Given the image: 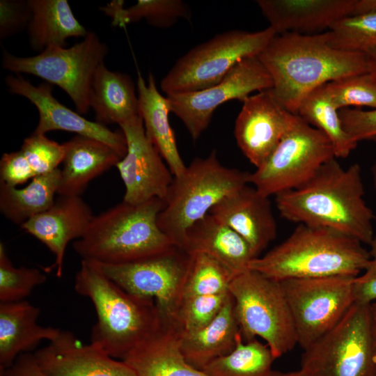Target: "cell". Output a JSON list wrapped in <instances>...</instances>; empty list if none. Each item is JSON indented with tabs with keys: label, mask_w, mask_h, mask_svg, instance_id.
<instances>
[{
	"label": "cell",
	"mask_w": 376,
	"mask_h": 376,
	"mask_svg": "<svg viewBox=\"0 0 376 376\" xmlns=\"http://www.w3.org/2000/svg\"><path fill=\"white\" fill-rule=\"evenodd\" d=\"M364 195L360 166L344 169L334 157L302 186L274 196L281 217L288 221L329 229L369 246L375 215Z\"/></svg>",
	"instance_id": "obj_1"
},
{
	"label": "cell",
	"mask_w": 376,
	"mask_h": 376,
	"mask_svg": "<svg viewBox=\"0 0 376 376\" xmlns=\"http://www.w3.org/2000/svg\"><path fill=\"white\" fill-rule=\"evenodd\" d=\"M258 58L273 81L268 91L286 110L295 115L303 99L318 87L370 71L366 54L331 47L327 31L276 34Z\"/></svg>",
	"instance_id": "obj_2"
},
{
	"label": "cell",
	"mask_w": 376,
	"mask_h": 376,
	"mask_svg": "<svg viewBox=\"0 0 376 376\" xmlns=\"http://www.w3.org/2000/svg\"><path fill=\"white\" fill-rule=\"evenodd\" d=\"M74 289L89 299L95 311L91 343L116 359L123 360L164 322L152 299L125 291L97 263L81 260Z\"/></svg>",
	"instance_id": "obj_3"
},
{
	"label": "cell",
	"mask_w": 376,
	"mask_h": 376,
	"mask_svg": "<svg viewBox=\"0 0 376 376\" xmlns=\"http://www.w3.org/2000/svg\"><path fill=\"white\" fill-rule=\"evenodd\" d=\"M370 260L359 240L323 228L299 224L281 243L253 258L249 269L281 281L330 276H359Z\"/></svg>",
	"instance_id": "obj_4"
},
{
	"label": "cell",
	"mask_w": 376,
	"mask_h": 376,
	"mask_svg": "<svg viewBox=\"0 0 376 376\" xmlns=\"http://www.w3.org/2000/svg\"><path fill=\"white\" fill-rule=\"evenodd\" d=\"M164 201L133 205L125 201L95 215L85 234L73 243L81 260L120 265L143 260L175 245L159 228Z\"/></svg>",
	"instance_id": "obj_5"
},
{
	"label": "cell",
	"mask_w": 376,
	"mask_h": 376,
	"mask_svg": "<svg viewBox=\"0 0 376 376\" xmlns=\"http://www.w3.org/2000/svg\"><path fill=\"white\" fill-rule=\"evenodd\" d=\"M250 173L223 165L213 150L174 177L157 219L161 230L182 248L188 229L228 195L249 183Z\"/></svg>",
	"instance_id": "obj_6"
},
{
	"label": "cell",
	"mask_w": 376,
	"mask_h": 376,
	"mask_svg": "<svg viewBox=\"0 0 376 376\" xmlns=\"http://www.w3.org/2000/svg\"><path fill=\"white\" fill-rule=\"evenodd\" d=\"M229 291L244 341L262 338L275 359L295 347V327L280 281L249 269L231 281Z\"/></svg>",
	"instance_id": "obj_7"
},
{
	"label": "cell",
	"mask_w": 376,
	"mask_h": 376,
	"mask_svg": "<svg viewBox=\"0 0 376 376\" xmlns=\"http://www.w3.org/2000/svg\"><path fill=\"white\" fill-rule=\"evenodd\" d=\"M276 35L270 26L258 31L230 30L193 47L162 79L166 95L194 92L220 82L244 58L257 56Z\"/></svg>",
	"instance_id": "obj_8"
},
{
	"label": "cell",
	"mask_w": 376,
	"mask_h": 376,
	"mask_svg": "<svg viewBox=\"0 0 376 376\" xmlns=\"http://www.w3.org/2000/svg\"><path fill=\"white\" fill-rule=\"evenodd\" d=\"M108 47L98 36L88 31L83 40L66 48L50 47L38 54L20 57L3 50L2 67L15 73L38 77L62 88L71 98L77 112L86 113L94 75L104 63Z\"/></svg>",
	"instance_id": "obj_9"
},
{
	"label": "cell",
	"mask_w": 376,
	"mask_h": 376,
	"mask_svg": "<svg viewBox=\"0 0 376 376\" xmlns=\"http://www.w3.org/2000/svg\"><path fill=\"white\" fill-rule=\"evenodd\" d=\"M368 304L354 303L340 322L304 350V376H375Z\"/></svg>",
	"instance_id": "obj_10"
},
{
	"label": "cell",
	"mask_w": 376,
	"mask_h": 376,
	"mask_svg": "<svg viewBox=\"0 0 376 376\" xmlns=\"http://www.w3.org/2000/svg\"><path fill=\"white\" fill-rule=\"evenodd\" d=\"M335 157L331 141L299 116L268 157L249 174V183L266 196L297 189Z\"/></svg>",
	"instance_id": "obj_11"
},
{
	"label": "cell",
	"mask_w": 376,
	"mask_h": 376,
	"mask_svg": "<svg viewBox=\"0 0 376 376\" xmlns=\"http://www.w3.org/2000/svg\"><path fill=\"white\" fill-rule=\"evenodd\" d=\"M354 276H330L280 281L305 350L335 327L355 303Z\"/></svg>",
	"instance_id": "obj_12"
},
{
	"label": "cell",
	"mask_w": 376,
	"mask_h": 376,
	"mask_svg": "<svg viewBox=\"0 0 376 376\" xmlns=\"http://www.w3.org/2000/svg\"><path fill=\"white\" fill-rule=\"evenodd\" d=\"M191 256L175 246L158 255L120 265L99 264L103 272L125 291L152 299L163 318L173 324L182 299Z\"/></svg>",
	"instance_id": "obj_13"
},
{
	"label": "cell",
	"mask_w": 376,
	"mask_h": 376,
	"mask_svg": "<svg viewBox=\"0 0 376 376\" xmlns=\"http://www.w3.org/2000/svg\"><path fill=\"white\" fill-rule=\"evenodd\" d=\"M272 86L270 75L257 56L240 61L212 86L166 97L171 111L180 119L195 141L207 129L219 105L231 100L242 101L252 92L269 90Z\"/></svg>",
	"instance_id": "obj_14"
},
{
	"label": "cell",
	"mask_w": 376,
	"mask_h": 376,
	"mask_svg": "<svg viewBox=\"0 0 376 376\" xmlns=\"http://www.w3.org/2000/svg\"><path fill=\"white\" fill-rule=\"evenodd\" d=\"M119 127L127 145L125 156L116 165L125 186L123 201L133 205L153 198L164 201L174 176L146 136L141 117Z\"/></svg>",
	"instance_id": "obj_15"
},
{
	"label": "cell",
	"mask_w": 376,
	"mask_h": 376,
	"mask_svg": "<svg viewBox=\"0 0 376 376\" xmlns=\"http://www.w3.org/2000/svg\"><path fill=\"white\" fill-rule=\"evenodd\" d=\"M242 102L234 135L243 155L258 168L275 150L297 115L286 110L268 90Z\"/></svg>",
	"instance_id": "obj_16"
},
{
	"label": "cell",
	"mask_w": 376,
	"mask_h": 376,
	"mask_svg": "<svg viewBox=\"0 0 376 376\" xmlns=\"http://www.w3.org/2000/svg\"><path fill=\"white\" fill-rule=\"evenodd\" d=\"M5 81L9 92L26 98L37 108L39 120L34 133L45 134L54 130L74 132L107 144L121 159L125 156L127 145L121 130L112 131L66 107L54 97L50 84L35 86L19 75H8Z\"/></svg>",
	"instance_id": "obj_17"
},
{
	"label": "cell",
	"mask_w": 376,
	"mask_h": 376,
	"mask_svg": "<svg viewBox=\"0 0 376 376\" xmlns=\"http://www.w3.org/2000/svg\"><path fill=\"white\" fill-rule=\"evenodd\" d=\"M33 356L45 376H136L123 360L111 357L91 343L84 344L66 330H61Z\"/></svg>",
	"instance_id": "obj_18"
},
{
	"label": "cell",
	"mask_w": 376,
	"mask_h": 376,
	"mask_svg": "<svg viewBox=\"0 0 376 376\" xmlns=\"http://www.w3.org/2000/svg\"><path fill=\"white\" fill-rule=\"evenodd\" d=\"M94 216L81 196H59L49 209L31 218L21 228L54 255L55 261L49 269H56L59 278L68 243L85 234Z\"/></svg>",
	"instance_id": "obj_19"
},
{
	"label": "cell",
	"mask_w": 376,
	"mask_h": 376,
	"mask_svg": "<svg viewBox=\"0 0 376 376\" xmlns=\"http://www.w3.org/2000/svg\"><path fill=\"white\" fill-rule=\"evenodd\" d=\"M210 214L238 233L257 258L276 235L269 197L248 185L223 198Z\"/></svg>",
	"instance_id": "obj_20"
},
{
	"label": "cell",
	"mask_w": 376,
	"mask_h": 376,
	"mask_svg": "<svg viewBox=\"0 0 376 376\" xmlns=\"http://www.w3.org/2000/svg\"><path fill=\"white\" fill-rule=\"evenodd\" d=\"M357 0H258L263 15L276 34H308L329 29L354 13Z\"/></svg>",
	"instance_id": "obj_21"
},
{
	"label": "cell",
	"mask_w": 376,
	"mask_h": 376,
	"mask_svg": "<svg viewBox=\"0 0 376 376\" xmlns=\"http://www.w3.org/2000/svg\"><path fill=\"white\" fill-rule=\"evenodd\" d=\"M40 308L22 300L0 302V376L17 357L34 350L44 340H54L61 329L38 323Z\"/></svg>",
	"instance_id": "obj_22"
},
{
	"label": "cell",
	"mask_w": 376,
	"mask_h": 376,
	"mask_svg": "<svg viewBox=\"0 0 376 376\" xmlns=\"http://www.w3.org/2000/svg\"><path fill=\"white\" fill-rule=\"evenodd\" d=\"M182 249L190 253L210 256L233 279L249 269L250 262L255 258L248 243L210 213L188 229Z\"/></svg>",
	"instance_id": "obj_23"
},
{
	"label": "cell",
	"mask_w": 376,
	"mask_h": 376,
	"mask_svg": "<svg viewBox=\"0 0 376 376\" xmlns=\"http://www.w3.org/2000/svg\"><path fill=\"white\" fill-rule=\"evenodd\" d=\"M180 336L178 327L164 320L156 332L129 352L123 361L136 376H209L186 361L180 350Z\"/></svg>",
	"instance_id": "obj_24"
},
{
	"label": "cell",
	"mask_w": 376,
	"mask_h": 376,
	"mask_svg": "<svg viewBox=\"0 0 376 376\" xmlns=\"http://www.w3.org/2000/svg\"><path fill=\"white\" fill-rule=\"evenodd\" d=\"M63 145L58 196H81L91 181L121 159L109 146L89 137L76 135Z\"/></svg>",
	"instance_id": "obj_25"
},
{
	"label": "cell",
	"mask_w": 376,
	"mask_h": 376,
	"mask_svg": "<svg viewBox=\"0 0 376 376\" xmlns=\"http://www.w3.org/2000/svg\"><path fill=\"white\" fill-rule=\"evenodd\" d=\"M139 110L146 136L168 165L174 177L186 169L178 148L174 132L169 120V101L158 91L154 75L150 73L146 83L139 72L136 81Z\"/></svg>",
	"instance_id": "obj_26"
},
{
	"label": "cell",
	"mask_w": 376,
	"mask_h": 376,
	"mask_svg": "<svg viewBox=\"0 0 376 376\" xmlns=\"http://www.w3.org/2000/svg\"><path fill=\"white\" fill-rule=\"evenodd\" d=\"M240 334L235 301L230 294L219 313L208 325L194 332H180V350L191 366L202 370L214 359L232 352Z\"/></svg>",
	"instance_id": "obj_27"
},
{
	"label": "cell",
	"mask_w": 376,
	"mask_h": 376,
	"mask_svg": "<svg viewBox=\"0 0 376 376\" xmlns=\"http://www.w3.org/2000/svg\"><path fill=\"white\" fill-rule=\"evenodd\" d=\"M136 91L128 75L111 71L102 63L94 75L90 93L95 121L119 125L139 116Z\"/></svg>",
	"instance_id": "obj_28"
},
{
	"label": "cell",
	"mask_w": 376,
	"mask_h": 376,
	"mask_svg": "<svg viewBox=\"0 0 376 376\" xmlns=\"http://www.w3.org/2000/svg\"><path fill=\"white\" fill-rule=\"evenodd\" d=\"M32 17L28 26L31 48L39 53L50 47H65L72 37L88 32L75 17L66 0H29Z\"/></svg>",
	"instance_id": "obj_29"
},
{
	"label": "cell",
	"mask_w": 376,
	"mask_h": 376,
	"mask_svg": "<svg viewBox=\"0 0 376 376\" xmlns=\"http://www.w3.org/2000/svg\"><path fill=\"white\" fill-rule=\"evenodd\" d=\"M61 182V169L33 178L24 188L0 182V212L20 226L34 216L49 209Z\"/></svg>",
	"instance_id": "obj_30"
},
{
	"label": "cell",
	"mask_w": 376,
	"mask_h": 376,
	"mask_svg": "<svg viewBox=\"0 0 376 376\" xmlns=\"http://www.w3.org/2000/svg\"><path fill=\"white\" fill-rule=\"evenodd\" d=\"M297 115L327 136L336 158H345L357 148L358 143L343 129L338 110L331 99L326 84L303 99Z\"/></svg>",
	"instance_id": "obj_31"
},
{
	"label": "cell",
	"mask_w": 376,
	"mask_h": 376,
	"mask_svg": "<svg viewBox=\"0 0 376 376\" xmlns=\"http://www.w3.org/2000/svg\"><path fill=\"white\" fill-rule=\"evenodd\" d=\"M100 10L111 18L113 26L119 27L145 19L152 26L167 28L180 19L190 21L191 17L189 7L182 0H139L127 8L123 1L114 0Z\"/></svg>",
	"instance_id": "obj_32"
},
{
	"label": "cell",
	"mask_w": 376,
	"mask_h": 376,
	"mask_svg": "<svg viewBox=\"0 0 376 376\" xmlns=\"http://www.w3.org/2000/svg\"><path fill=\"white\" fill-rule=\"evenodd\" d=\"M274 360L267 345L257 338L244 341L240 333L232 352L214 359L202 370L209 376H269Z\"/></svg>",
	"instance_id": "obj_33"
},
{
	"label": "cell",
	"mask_w": 376,
	"mask_h": 376,
	"mask_svg": "<svg viewBox=\"0 0 376 376\" xmlns=\"http://www.w3.org/2000/svg\"><path fill=\"white\" fill-rule=\"evenodd\" d=\"M327 33L331 47L366 54L376 47V12L342 17L334 22Z\"/></svg>",
	"instance_id": "obj_34"
},
{
	"label": "cell",
	"mask_w": 376,
	"mask_h": 376,
	"mask_svg": "<svg viewBox=\"0 0 376 376\" xmlns=\"http://www.w3.org/2000/svg\"><path fill=\"white\" fill-rule=\"evenodd\" d=\"M190 254L191 263L184 285L182 298L229 292V285L233 278L223 265L205 253Z\"/></svg>",
	"instance_id": "obj_35"
},
{
	"label": "cell",
	"mask_w": 376,
	"mask_h": 376,
	"mask_svg": "<svg viewBox=\"0 0 376 376\" xmlns=\"http://www.w3.org/2000/svg\"><path fill=\"white\" fill-rule=\"evenodd\" d=\"M47 276L35 267H15L5 245L0 243V302H16L29 297L33 290L43 284Z\"/></svg>",
	"instance_id": "obj_36"
},
{
	"label": "cell",
	"mask_w": 376,
	"mask_h": 376,
	"mask_svg": "<svg viewBox=\"0 0 376 376\" xmlns=\"http://www.w3.org/2000/svg\"><path fill=\"white\" fill-rule=\"evenodd\" d=\"M326 86L338 110L351 106L376 109V77L371 72L336 79Z\"/></svg>",
	"instance_id": "obj_37"
},
{
	"label": "cell",
	"mask_w": 376,
	"mask_h": 376,
	"mask_svg": "<svg viewBox=\"0 0 376 376\" xmlns=\"http://www.w3.org/2000/svg\"><path fill=\"white\" fill-rule=\"evenodd\" d=\"M230 294L227 292L182 298L173 324L181 333L194 332L206 327L219 313Z\"/></svg>",
	"instance_id": "obj_38"
},
{
	"label": "cell",
	"mask_w": 376,
	"mask_h": 376,
	"mask_svg": "<svg viewBox=\"0 0 376 376\" xmlns=\"http://www.w3.org/2000/svg\"><path fill=\"white\" fill-rule=\"evenodd\" d=\"M20 151L36 176L47 174L58 169L65 156L63 143L48 139L45 134H33L25 138Z\"/></svg>",
	"instance_id": "obj_39"
},
{
	"label": "cell",
	"mask_w": 376,
	"mask_h": 376,
	"mask_svg": "<svg viewBox=\"0 0 376 376\" xmlns=\"http://www.w3.org/2000/svg\"><path fill=\"white\" fill-rule=\"evenodd\" d=\"M338 114L345 131L357 143L376 138V109L343 108Z\"/></svg>",
	"instance_id": "obj_40"
},
{
	"label": "cell",
	"mask_w": 376,
	"mask_h": 376,
	"mask_svg": "<svg viewBox=\"0 0 376 376\" xmlns=\"http://www.w3.org/2000/svg\"><path fill=\"white\" fill-rule=\"evenodd\" d=\"M0 38L4 39L28 29L32 11L28 1L1 0Z\"/></svg>",
	"instance_id": "obj_41"
},
{
	"label": "cell",
	"mask_w": 376,
	"mask_h": 376,
	"mask_svg": "<svg viewBox=\"0 0 376 376\" xmlns=\"http://www.w3.org/2000/svg\"><path fill=\"white\" fill-rule=\"evenodd\" d=\"M36 177L19 150L3 154L0 160V182L17 187Z\"/></svg>",
	"instance_id": "obj_42"
},
{
	"label": "cell",
	"mask_w": 376,
	"mask_h": 376,
	"mask_svg": "<svg viewBox=\"0 0 376 376\" xmlns=\"http://www.w3.org/2000/svg\"><path fill=\"white\" fill-rule=\"evenodd\" d=\"M369 247L370 260L354 281L355 303L362 304L376 301V233Z\"/></svg>",
	"instance_id": "obj_43"
},
{
	"label": "cell",
	"mask_w": 376,
	"mask_h": 376,
	"mask_svg": "<svg viewBox=\"0 0 376 376\" xmlns=\"http://www.w3.org/2000/svg\"><path fill=\"white\" fill-rule=\"evenodd\" d=\"M2 376H45L37 363L33 354L19 355Z\"/></svg>",
	"instance_id": "obj_44"
},
{
	"label": "cell",
	"mask_w": 376,
	"mask_h": 376,
	"mask_svg": "<svg viewBox=\"0 0 376 376\" xmlns=\"http://www.w3.org/2000/svg\"><path fill=\"white\" fill-rule=\"evenodd\" d=\"M369 313L370 329L373 350L376 358V301L368 305Z\"/></svg>",
	"instance_id": "obj_45"
},
{
	"label": "cell",
	"mask_w": 376,
	"mask_h": 376,
	"mask_svg": "<svg viewBox=\"0 0 376 376\" xmlns=\"http://www.w3.org/2000/svg\"><path fill=\"white\" fill-rule=\"evenodd\" d=\"M370 63V71L376 77V47L366 53Z\"/></svg>",
	"instance_id": "obj_46"
},
{
	"label": "cell",
	"mask_w": 376,
	"mask_h": 376,
	"mask_svg": "<svg viewBox=\"0 0 376 376\" xmlns=\"http://www.w3.org/2000/svg\"><path fill=\"white\" fill-rule=\"evenodd\" d=\"M269 376H304V375L300 370L290 372L272 370Z\"/></svg>",
	"instance_id": "obj_47"
},
{
	"label": "cell",
	"mask_w": 376,
	"mask_h": 376,
	"mask_svg": "<svg viewBox=\"0 0 376 376\" xmlns=\"http://www.w3.org/2000/svg\"><path fill=\"white\" fill-rule=\"evenodd\" d=\"M373 141H374L375 144V147H376V138L373 139ZM371 175H372V181H373V188L376 194V157L371 167Z\"/></svg>",
	"instance_id": "obj_48"
},
{
	"label": "cell",
	"mask_w": 376,
	"mask_h": 376,
	"mask_svg": "<svg viewBox=\"0 0 376 376\" xmlns=\"http://www.w3.org/2000/svg\"><path fill=\"white\" fill-rule=\"evenodd\" d=\"M375 376H376V371H375Z\"/></svg>",
	"instance_id": "obj_49"
}]
</instances>
